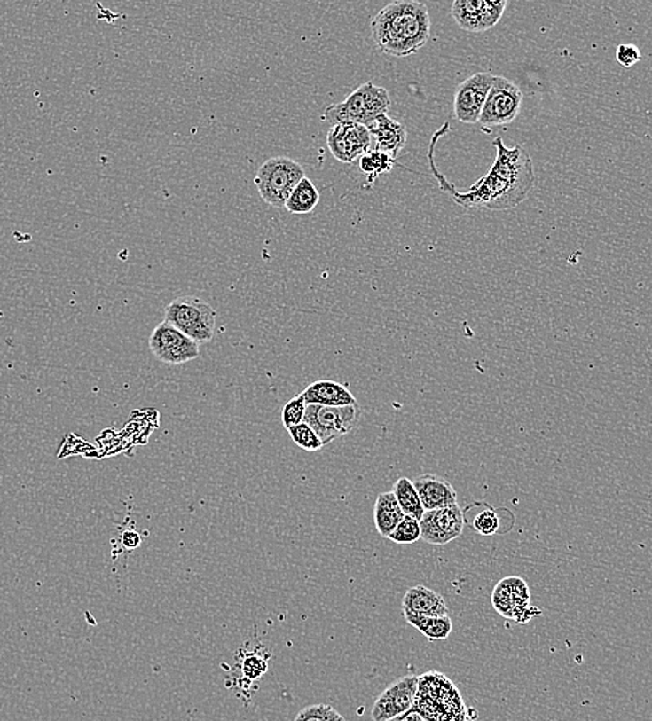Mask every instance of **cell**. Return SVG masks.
<instances>
[{
  "mask_svg": "<svg viewBox=\"0 0 652 721\" xmlns=\"http://www.w3.org/2000/svg\"><path fill=\"white\" fill-rule=\"evenodd\" d=\"M449 129L444 124L442 129L433 135L429 149L430 171L439 182L440 189L450 198L465 208H486V210H509L526 200L535 184V169L533 162L526 150L522 146L509 149L504 145L501 137H497L493 144L497 149L496 160L491 171L482 176L469 191H457L452 182L437 169L435 162V145L436 140Z\"/></svg>",
  "mask_w": 652,
  "mask_h": 721,
  "instance_id": "6da1fadb",
  "label": "cell"
},
{
  "mask_svg": "<svg viewBox=\"0 0 652 721\" xmlns=\"http://www.w3.org/2000/svg\"><path fill=\"white\" fill-rule=\"evenodd\" d=\"M429 10L415 0H397L378 12L371 21L376 48L393 58H408L430 38Z\"/></svg>",
  "mask_w": 652,
  "mask_h": 721,
  "instance_id": "7a4b0ae2",
  "label": "cell"
},
{
  "mask_svg": "<svg viewBox=\"0 0 652 721\" xmlns=\"http://www.w3.org/2000/svg\"><path fill=\"white\" fill-rule=\"evenodd\" d=\"M391 100L388 90L373 82H365L347 96L342 103L329 106L322 115V121L326 124H353L368 127L381 115L388 114Z\"/></svg>",
  "mask_w": 652,
  "mask_h": 721,
  "instance_id": "3957f363",
  "label": "cell"
},
{
  "mask_svg": "<svg viewBox=\"0 0 652 721\" xmlns=\"http://www.w3.org/2000/svg\"><path fill=\"white\" fill-rule=\"evenodd\" d=\"M216 312L204 300L182 296L172 300L166 307L164 321L177 327L200 346L213 341Z\"/></svg>",
  "mask_w": 652,
  "mask_h": 721,
  "instance_id": "277c9868",
  "label": "cell"
},
{
  "mask_svg": "<svg viewBox=\"0 0 652 721\" xmlns=\"http://www.w3.org/2000/svg\"><path fill=\"white\" fill-rule=\"evenodd\" d=\"M304 178L306 171L302 164L289 157H272L258 168L255 184L265 203L282 208L293 189Z\"/></svg>",
  "mask_w": 652,
  "mask_h": 721,
  "instance_id": "5b68a950",
  "label": "cell"
},
{
  "mask_svg": "<svg viewBox=\"0 0 652 721\" xmlns=\"http://www.w3.org/2000/svg\"><path fill=\"white\" fill-rule=\"evenodd\" d=\"M522 102L523 95L516 83L504 76H494L479 118L482 129L491 132L493 127L511 124L521 113Z\"/></svg>",
  "mask_w": 652,
  "mask_h": 721,
  "instance_id": "8992f818",
  "label": "cell"
},
{
  "mask_svg": "<svg viewBox=\"0 0 652 721\" xmlns=\"http://www.w3.org/2000/svg\"><path fill=\"white\" fill-rule=\"evenodd\" d=\"M360 417L361 407L358 404L346 407H325L309 404L304 422L311 426L325 447L334 440L341 439L342 435L353 432Z\"/></svg>",
  "mask_w": 652,
  "mask_h": 721,
  "instance_id": "52a82bcc",
  "label": "cell"
},
{
  "mask_svg": "<svg viewBox=\"0 0 652 721\" xmlns=\"http://www.w3.org/2000/svg\"><path fill=\"white\" fill-rule=\"evenodd\" d=\"M149 349L166 365H184L200 356V346L166 321L150 334Z\"/></svg>",
  "mask_w": 652,
  "mask_h": 721,
  "instance_id": "ba28073f",
  "label": "cell"
},
{
  "mask_svg": "<svg viewBox=\"0 0 652 721\" xmlns=\"http://www.w3.org/2000/svg\"><path fill=\"white\" fill-rule=\"evenodd\" d=\"M491 604L501 616L516 623L529 622L540 614L536 607H530V592L525 580L516 576L503 578L494 587Z\"/></svg>",
  "mask_w": 652,
  "mask_h": 721,
  "instance_id": "9c48e42d",
  "label": "cell"
},
{
  "mask_svg": "<svg viewBox=\"0 0 652 721\" xmlns=\"http://www.w3.org/2000/svg\"><path fill=\"white\" fill-rule=\"evenodd\" d=\"M506 7V0H455L452 16L460 28L481 34L499 24Z\"/></svg>",
  "mask_w": 652,
  "mask_h": 721,
  "instance_id": "30bf717a",
  "label": "cell"
},
{
  "mask_svg": "<svg viewBox=\"0 0 652 721\" xmlns=\"http://www.w3.org/2000/svg\"><path fill=\"white\" fill-rule=\"evenodd\" d=\"M494 75L477 73L457 86L454 96V115L464 124H477L487 95L493 85Z\"/></svg>",
  "mask_w": 652,
  "mask_h": 721,
  "instance_id": "8fae6325",
  "label": "cell"
},
{
  "mask_svg": "<svg viewBox=\"0 0 652 721\" xmlns=\"http://www.w3.org/2000/svg\"><path fill=\"white\" fill-rule=\"evenodd\" d=\"M420 523V540L432 545H445L461 537L464 531V512L459 504L436 509V511H425Z\"/></svg>",
  "mask_w": 652,
  "mask_h": 721,
  "instance_id": "7c38bea8",
  "label": "cell"
},
{
  "mask_svg": "<svg viewBox=\"0 0 652 721\" xmlns=\"http://www.w3.org/2000/svg\"><path fill=\"white\" fill-rule=\"evenodd\" d=\"M373 137L368 128L353 122L334 125L326 135V145L332 156L344 164H351L371 149Z\"/></svg>",
  "mask_w": 652,
  "mask_h": 721,
  "instance_id": "4fadbf2b",
  "label": "cell"
},
{
  "mask_svg": "<svg viewBox=\"0 0 652 721\" xmlns=\"http://www.w3.org/2000/svg\"><path fill=\"white\" fill-rule=\"evenodd\" d=\"M420 688V678L403 677L383 691L373 709V721H386L412 710Z\"/></svg>",
  "mask_w": 652,
  "mask_h": 721,
  "instance_id": "5bb4252c",
  "label": "cell"
},
{
  "mask_svg": "<svg viewBox=\"0 0 652 721\" xmlns=\"http://www.w3.org/2000/svg\"><path fill=\"white\" fill-rule=\"evenodd\" d=\"M412 483L425 511H436L457 504V491L449 480L436 474H420Z\"/></svg>",
  "mask_w": 652,
  "mask_h": 721,
  "instance_id": "9a60e30c",
  "label": "cell"
},
{
  "mask_svg": "<svg viewBox=\"0 0 652 721\" xmlns=\"http://www.w3.org/2000/svg\"><path fill=\"white\" fill-rule=\"evenodd\" d=\"M366 128L371 137H375L376 150L386 153L393 159L398 156V153L407 144V128L388 114L381 115Z\"/></svg>",
  "mask_w": 652,
  "mask_h": 721,
  "instance_id": "2e32d148",
  "label": "cell"
},
{
  "mask_svg": "<svg viewBox=\"0 0 652 721\" xmlns=\"http://www.w3.org/2000/svg\"><path fill=\"white\" fill-rule=\"evenodd\" d=\"M403 612L417 616H449V607L439 592L425 585H415L403 598Z\"/></svg>",
  "mask_w": 652,
  "mask_h": 721,
  "instance_id": "e0dca14e",
  "label": "cell"
},
{
  "mask_svg": "<svg viewBox=\"0 0 652 721\" xmlns=\"http://www.w3.org/2000/svg\"><path fill=\"white\" fill-rule=\"evenodd\" d=\"M309 404L325 407H346L357 404L356 397L349 388L334 380L314 381L302 393Z\"/></svg>",
  "mask_w": 652,
  "mask_h": 721,
  "instance_id": "ac0fdd59",
  "label": "cell"
},
{
  "mask_svg": "<svg viewBox=\"0 0 652 721\" xmlns=\"http://www.w3.org/2000/svg\"><path fill=\"white\" fill-rule=\"evenodd\" d=\"M405 516L393 491L379 494L373 508V521L376 530L382 537L389 538Z\"/></svg>",
  "mask_w": 652,
  "mask_h": 721,
  "instance_id": "d6986e66",
  "label": "cell"
},
{
  "mask_svg": "<svg viewBox=\"0 0 652 721\" xmlns=\"http://www.w3.org/2000/svg\"><path fill=\"white\" fill-rule=\"evenodd\" d=\"M408 624L422 632L429 641H443L447 639L452 631V622L450 616H417V615L403 612Z\"/></svg>",
  "mask_w": 652,
  "mask_h": 721,
  "instance_id": "ffe728a7",
  "label": "cell"
},
{
  "mask_svg": "<svg viewBox=\"0 0 652 721\" xmlns=\"http://www.w3.org/2000/svg\"><path fill=\"white\" fill-rule=\"evenodd\" d=\"M319 203V192L309 178L300 181L287 199V208L292 214H310Z\"/></svg>",
  "mask_w": 652,
  "mask_h": 721,
  "instance_id": "44dd1931",
  "label": "cell"
},
{
  "mask_svg": "<svg viewBox=\"0 0 652 721\" xmlns=\"http://www.w3.org/2000/svg\"><path fill=\"white\" fill-rule=\"evenodd\" d=\"M391 491L395 494L398 505H400L403 512H405V515L415 518L417 521L422 519L423 513H425V508H423L422 501H420V496H418V491L415 490L412 480L408 479V477H400V479L396 482Z\"/></svg>",
  "mask_w": 652,
  "mask_h": 721,
  "instance_id": "7402d4cb",
  "label": "cell"
},
{
  "mask_svg": "<svg viewBox=\"0 0 652 721\" xmlns=\"http://www.w3.org/2000/svg\"><path fill=\"white\" fill-rule=\"evenodd\" d=\"M396 159L379 150H369L360 157V169L368 176L369 182L375 181L382 174H388L395 167Z\"/></svg>",
  "mask_w": 652,
  "mask_h": 721,
  "instance_id": "603a6c76",
  "label": "cell"
},
{
  "mask_svg": "<svg viewBox=\"0 0 652 721\" xmlns=\"http://www.w3.org/2000/svg\"><path fill=\"white\" fill-rule=\"evenodd\" d=\"M479 506L481 509L471 519H464V521H468L469 526L476 533L482 534V536H493L501 526V521L497 515L496 509L487 505L484 502H479Z\"/></svg>",
  "mask_w": 652,
  "mask_h": 721,
  "instance_id": "cb8c5ba5",
  "label": "cell"
},
{
  "mask_svg": "<svg viewBox=\"0 0 652 721\" xmlns=\"http://www.w3.org/2000/svg\"><path fill=\"white\" fill-rule=\"evenodd\" d=\"M287 433H289L290 439L293 440V443H295L297 447L304 450V451H319V450L324 447L318 435L314 432V429H312L309 423L302 422L300 423V425L293 426V427L287 430Z\"/></svg>",
  "mask_w": 652,
  "mask_h": 721,
  "instance_id": "d4e9b609",
  "label": "cell"
},
{
  "mask_svg": "<svg viewBox=\"0 0 652 721\" xmlns=\"http://www.w3.org/2000/svg\"><path fill=\"white\" fill-rule=\"evenodd\" d=\"M389 540L396 544H414L420 540V523L415 518L405 515L397 528L389 536Z\"/></svg>",
  "mask_w": 652,
  "mask_h": 721,
  "instance_id": "484cf974",
  "label": "cell"
},
{
  "mask_svg": "<svg viewBox=\"0 0 652 721\" xmlns=\"http://www.w3.org/2000/svg\"><path fill=\"white\" fill-rule=\"evenodd\" d=\"M293 721H346V718L331 705L319 703L302 709Z\"/></svg>",
  "mask_w": 652,
  "mask_h": 721,
  "instance_id": "4316f807",
  "label": "cell"
},
{
  "mask_svg": "<svg viewBox=\"0 0 652 721\" xmlns=\"http://www.w3.org/2000/svg\"><path fill=\"white\" fill-rule=\"evenodd\" d=\"M307 403L302 395L293 397L282 410V425L289 430L293 426L304 422L306 418Z\"/></svg>",
  "mask_w": 652,
  "mask_h": 721,
  "instance_id": "83f0119b",
  "label": "cell"
},
{
  "mask_svg": "<svg viewBox=\"0 0 652 721\" xmlns=\"http://www.w3.org/2000/svg\"><path fill=\"white\" fill-rule=\"evenodd\" d=\"M267 671V659L261 658L257 654H250L243 659L242 673L248 680H257Z\"/></svg>",
  "mask_w": 652,
  "mask_h": 721,
  "instance_id": "f1b7e54d",
  "label": "cell"
},
{
  "mask_svg": "<svg viewBox=\"0 0 652 721\" xmlns=\"http://www.w3.org/2000/svg\"><path fill=\"white\" fill-rule=\"evenodd\" d=\"M617 60L622 67H633L641 60V51L634 45H619L617 49Z\"/></svg>",
  "mask_w": 652,
  "mask_h": 721,
  "instance_id": "f546056e",
  "label": "cell"
},
{
  "mask_svg": "<svg viewBox=\"0 0 652 721\" xmlns=\"http://www.w3.org/2000/svg\"><path fill=\"white\" fill-rule=\"evenodd\" d=\"M122 545H124L127 550H137L140 543H142V538H140L139 533H137V531L127 530L122 533Z\"/></svg>",
  "mask_w": 652,
  "mask_h": 721,
  "instance_id": "4dcf8cb0",
  "label": "cell"
},
{
  "mask_svg": "<svg viewBox=\"0 0 652 721\" xmlns=\"http://www.w3.org/2000/svg\"><path fill=\"white\" fill-rule=\"evenodd\" d=\"M386 721H414V710H410V712L405 713V715L397 716V717H393Z\"/></svg>",
  "mask_w": 652,
  "mask_h": 721,
  "instance_id": "1f68e13d",
  "label": "cell"
}]
</instances>
